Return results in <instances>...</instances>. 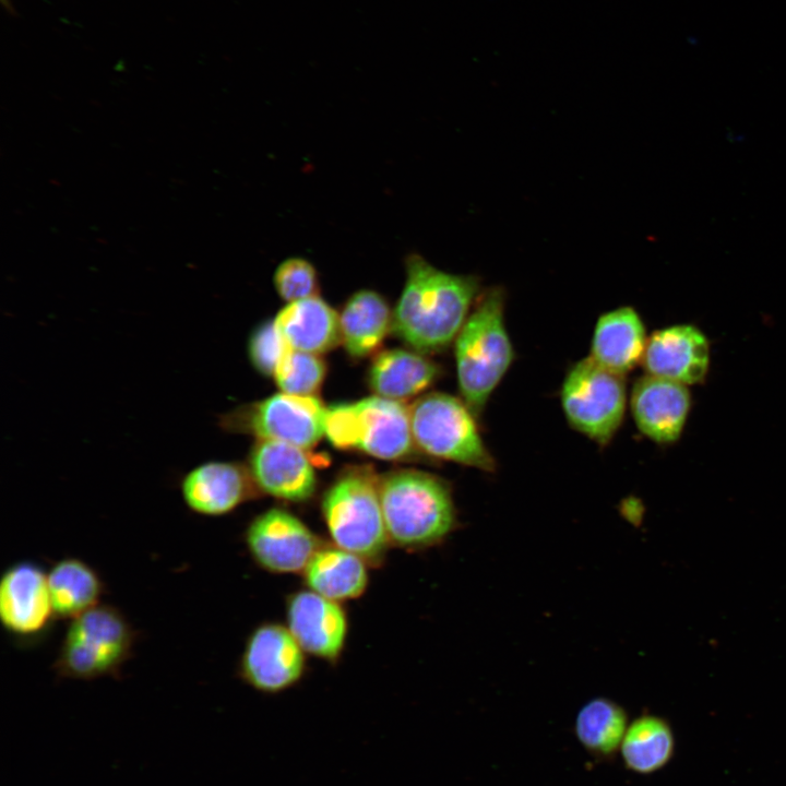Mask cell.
I'll return each instance as SVG.
<instances>
[{"label":"cell","instance_id":"cell-1","mask_svg":"<svg viewBox=\"0 0 786 786\" xmlns=\"http://www.w3.org/2000/svg\"><path fill=\"white\" fill-rule=\"evenodd\" d=\"M405 269L392 331L416 352H440L456 338L479 297V278L443 272L415 253L406 258Z\"/></svg>","mask_w":786,"mask_h":786},{"label":"cell","instance_id":"cell-2","mask_svg":"<svg viewBox=\"0 0 786 786\" xmlns=\"http://www.w3.org/2000/svg\"><path fill=\"white\" fill-rule=\"evenodd\" d=\"M504 300L501 287L485 290L455 338L458 389L476 417L514 359L504 325Z\"/></svg>","mask_w":786,"mask_h":786},{"label":"cell","instance_id":"cell-3","mask_svg":"<svg viewBox=\"0 0 786 786\" xmlns=\"http://www.w3.org/2000/svg\"><path fill=\"white\" fill-rule=\"evenodd\" d=\"M379 492L389 539L400 547L434 545L455 526L450 488L434 475L394 471L379 479Z\"/></svg>","mask_w":786,"mask_h":786},{"label":"cell","instance_id":"cell-4","mask_svg":"<svg viewBox=\"0 0 786 786\" xmlns=\"http://www.w3.org/2000/svg\"><path fill=\"white\" fill-rule=\"evenodd\" d=\"M138 632L116 606L99 604L70 620L52 664L60 679L120 678Z\"/></svg>","mask_w":786,"mask_h":786},{"label":"cell","instance_id":"cell-5","mask_svg":"<svg viewBox=\"0 0 786 786\" xmlns=\"http://www.w3.org/2000/svg\"><path fill=\"white\" fill-rule=\"evenodd\" d=\"M322 515L335 546L366 562L382 559L388 544L379 479L368 466L344 471L322 499Z\"/></svg>","mask_w":786,"mask_h":786},{"label":"cell","instance_id":"cell-6","mask_svg":"<svg viewBox=\"0 0 786 786\" xmlns=\"http://www.w3.org/2000/svg\"><path fill=\"white\" fill-rule=\"evenodd\" d=\"M324 434L335 448L382 460L402 458L414 445L408 408L381 396L326 408Z\"/></svg>","mask_w":786,"mask_h":786},{"label":"cell","instance_id":"cell-7","mask_svg":"<svg viewBox=\"0 0 786 786\" xmlns=\"http://www.w3.org/2000/svg\"><path fill=\"white\" fill-rule=\"evenodd\" d=\"M409 410L414 443L438 458L485 472H493L496 462L486 448L475 415L465 404L446 393L420 396Z\"/></svg>","mask_w":786,"mask_h":786},{"label":"cell","instance_id":"cell-8","mask_svg":"<svg viewBox=\"0 0 786 786\" xmlns=\"http://www.w3.org/2000/svg\"><path fill=\"white\" fill-rule=\"evenodd\" d=\"M560 398L569 424L605 445L624 417L627 392L623 376L602 367L591 357L584 358L568 371Z\"/></svg>","mask_w":786,"mask_h":786},{"label":"cell","instance_id":"cell-9","mask_svg":"<svg viewBox=\"0 0 786 786\" xmlns=\"http://www.w3.org/2000/svg\"><path fill=\"white\" fill-rule=\"evenodd\" d=\"M326 408L315 396L278 393L246 404L219 417L228 432L250 433L301 449L315 445L324 434Z\"/></svg>","mask_w":786,"mask_h":786},{"label":"cell","instance_id":"cell-10","mask_svg":"<svg viewBox=\"0 0 786 786\" xmlns=\"http://www.w3.org/2000/svg\"><path fill=\"white\" fill-rule=\"evenodd\" d=\"M56 620L47 572L29 560L10 564L0 579V622L8 636L17 646H35Z\"/></svg>","mask_w":786,"mask_h":786},{"label":"cell","instance_id":"cell-11","mask_svg":"<svg viewBox=\"0 0 786 786\" xmlns=\"http://www.w3.org/2000/svg\"><path fill=\"white\" fill-rule=\"evenodd\" d=\"M305 651L288 628L262 623L247 638L238 675L243 682L264 693L284 691L302 677Z\"/></svg>","mask_w":786,"mask_h":786},{"label":"cell","instance_id":"cell-12","mask_svg":"<svg viewBox=\"0 0 786 786\" xmlns=\"http://www.w3.org/2000/svg\"><path fill=\"white\" fill-rule=\"evenodd\" d=\"M245 544L253 561L274 573L303 571L319 548L312 532L290 512L269 509L245 531Z\"/></svg>","mask_w":786,"mask_h":786},{"label":"cell","instance_id":"cell-13","mask_svg":"<svg viewBox=\"0 0 786 786\" xmlns=\"http://www.w3.org/2000/svg\"><path fill=\"white\" fill-rule=\"evenodd\" d=\"M247 469L257 488L285 501H306L317 488L315 471L308 454L290 443L258 439L249 453Z\"/></svg>","mask_w":786,"mask_h":786},{"label":"cell","instance_id":"cell-14","mask_svg":"<svg viewBox=\"0 0 786 786\" xmlns=\"http://www.w3.org/2000/svg\"><path fill=\"white\" fill-rule=\"evenodd\" d=\"M287 628L312 656L335 662L345 645L348 623L343 607L310 590L290 595L286 606Z\"/></svg>","mask_w":786,"mask_h":786},{"label":"cell","instance_id":"cell-15","mask_svg":"<svg viewBox=\"0 0 786 786\" xmlns=\"http://www.w3.org/2000/svg\"><path fill=\"white\" fill-rule=\"evenodd\" d=\"M253 481L247 468L225 461H209L188 471L179 483L184 505L193 513L223 516L252 497Z\"/></svg>","mask_w":786,"mask_h":786},{"label":"cell","instance_id":"cell-16","mask_svg":"<svg viewBox=\"0 0 786 786\" xmlns=\"http://www.w3.org/2000/svg\"><path fill=\"white\" fill-rule=\"evenodd\" d=\"M641 362L647 374L684 385L699 383L708 370V341L693 325L668 326L647 338Z\"/></svg>","mask_w":786,"mask_h":786},{"label":"cell","instance_id":"cell-17","mask_svg":"<svg viewBox=\"0 0 786 786\" xmlns=\"http://www.w3.org/2000/svg\"><path fill=\"white\" fill-rule=\"evenodd\" d=\"M630 405L643 434L658 443H670L683 430L691 400L684 384L647 374L634 383Z\"/></svg>","mask_w":786,"mask_h":786},{"label":"cell","instance_id":"cell-18","mask_svg":"<svg viewBox=\"0 0 786 786\" xmlns=\"http://www.w3.org/2000/svg\"><path fill=\"white\" fill-rule=\"evenodd\" d=\"M646 343L639 313L632 307H620L597 320L590 357L602 367L624 376L642 361Z\"/></svg>","mask_w":786,"mask_h":786},{"label":"cell","instance_id":"cell-19","mask_svg":"<svg viewBox=\"0 0 786 786\" xmlns=\"http://www.w3.org/2000/svg\"><path fill=\"white\" fill-rule=\"evenodd\" d=\"M273 321L293 349L320 355L341 341L340 315L318 296L289 302Z\"/></svg>","mask_w":786,"mask_h":786},{"label":"cell","instance_id":"cell-20","mask_svg":"<svg viewBox=\"0 0 786 786\" xmlns=\"http://www.w3.org/2000/svg\"><path fill=\"white\" fill-rule=\"evenodd\" d=\"M439 374L438 365L419 352L395 348L374 357L368 383L378 396L400 402L427 389Z\"/></svg>","mask_w":786,"mask_h":786},{"label":"cell","instance_id":"cell-21","mask_svg":"<svg viewBox=\"0 0 786 786\" xmlns=\"http://www.w3.org/2000/svg\"><path fill=\"white\" fill-rule=\"evenodd\" d=\"M57 619L72 620L100 604L106 584L99 572L81 558L64 557L47 572Z\"/></svg>","mask_w":786,"mask_h":786},{"label":"cell","instance_id":"cell-22","mask_svg":"<svg viewBox=\"0 0 786 786\" xmlns=\"http://www.w3.org/2000/svg\"><path fill=\"white\" fill-rule=\"evenodd\" d=\"M303 575L310 591L336 602L362 595L369 579L366 561L337 546L319 547Z\"/></svg>","mask_w":786,"mask_h":786},{"label":"cell","instance_id":"cell-23","mask_svg":"<svg viewBox=\"0 0 786 786\" xmlns=\"http://www.w3.org/2000/svg\"><path fill=\"white\" fill-rule=\"evenodd\" d=\"M389 303L378 293L362 289L349 297L340 314L341 342L353 357L372 354L392 330Z\"/></svg>","mask_w":786,"mask_h":786},{"label":"cell","instance_id":"cell-24","mask_svg":"<svg viewBox=\"0 0 786 786\" xmlns=\"http://www.w3.org/2000/svg\"><path fill=\"white\" fill-rule=\"evenodd\" d=\"M675 748L669 723L663 717L643 714L628 725L619 754L628 771L650 775L671 761Z\"/></svg>","mask_w":786,"mask_h":786},{"label":"cell","instance_id":"cell-25","mask_svg":"<svg viewBox=\"0 0 786 786\" xmlns=\"http://www.w3.org/2000/svg\"><path fill=\"white\" fill-rule=\"evenodd\" d=\"M628 725V714L620 704L607 698H594L577 712L574 735L594 760L610 762L619 753Z\"/></svg>","mask_w":786,"mask_h":786},{"label":"cell","instance_id":"cell-26","mask_svg":"<svg viewBox=\"0 0 786 786\" xmlns=\"http://www.w3.org/2000/svg\"><path fill=\"white\" fill-rule=\"evenodd\" d=\"M325 370V364L319 355L288 347L273 377L283 393L314 396L322 385Z\"/></svg>","mask_w":786,"mask_h":786},{"label":"cell","instance_id":"cell-27","mask_svg":"<svg viewBox=\"0 0 786 786\" xmlns=\"http://www.w3.org/2000/svg\"><path fill=\"white\" fill-rule=\"evenodd\" d=\"M273 283L279 297L288 303L317 296L319 291L317 271L302 258L283 261L274 272Z\"/></svg>","mask_w":786,"mask_h":786},{"label":"cell","instance_id":"cell-28","mask_svg":"<svg viewBox=\"0 0 786 786\" xmlns=\"http://www.w3.org/2000/svg\"><path fill=\"white\" fill-rule=\"evenodd\" d=\"M288 347L274 321H266L258 325L251 333L248 341V356L257 371L271 377Z\"/></svg>","mask_w":786,"mask_h":786}]
</instances>
